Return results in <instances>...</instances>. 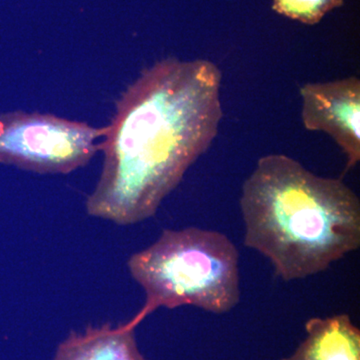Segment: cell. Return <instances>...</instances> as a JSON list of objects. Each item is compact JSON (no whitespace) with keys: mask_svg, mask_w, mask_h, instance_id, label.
<instances>
[{"mask_svg":"<svg viewBox=\"0 0 360 360\" xmlns=\"http://www.w3.org/2000/svg\"><path fill=\"white\" fill-rule=\"evenodd\" d=\"M105 129L51 113H2L0 163L39 174H68L101 150L98 139Z\"/></svg>","mask_w":360,"mask_h":360,"instance_id":"obj_4","label":"cell"},{"mask_svg":"<svg viewBox=\"0 0 360 360\" xmlns=\"http://www.w3.org/2000/svg\"><path fill=\"white\" fill-rule=\"evenodd\" d=\"M342 4L343 0H274L272 9L290 20L314 25Z\"/></svg>","mask_w":360,"mask_h":360,"instance_id":"obj_8","label":"cell"},{"mask_svg":"<svg viewBox=\"0 0 360 360\" xmlns=\"http://www.w3.org/2000/svg\"><path fill=\"white\" fill-rule=\"evenodd\" d=\"M305 129L330 135L347 158L345 172L360 160V80L352 77L300 89Z\"/></svg>","mask_w":360,"mask_h":360,"instance_id":"obj_5","label":"cell"},{"mask_svg":"<svg viewBox=\"0 0 360 360\" xmlns=\"http://www.w3.org/2000/svg\"><path fill=\"white\" fill-rule=\"evenodd\" d=\"M127 267L146 292L134 317L139 323L160 307L191 305L222 314L240 300L238 250L221 232L165 229L155 243L129 257Z\"/></svg>","mask_w":360,"mask_h":360,"instance_id":"obj_3","label":"cell"},{"mask_svg":"<svg viewBox=\"0 0 360 360\" xmlns=\"http://www.w3.org/2000/svg\"><path fill=\"white\" fill-rule=\"evenodd\" d=\"M246 248L290 281L324 271L359 250L360 201L340 179L312 174L284 155L257 161L240 198Z\"/></svg>","mask_w":360,"mask_h":360,"instance_id":"obj_2","label":"cell"},{"mask_svg":"<svg viewBox=\"0 0 360 360\" xmlns=\"http://www.w3.org/2000/svg\"><path fill=\"white\" fill-rule=\"evenodd\" d=\"M220 84L221 71L205 59L168 58L142 71L105 127L90 217L131 225L155 214L219 132Z\"/></svg>","mask_w":360,"mask_h":360,"instance_id":"obj_1","label":"cell"},{"mask_svg":"<svg viewBox=\"0 0 360 360\" xmlns=\"http://www.w3.org/2000/svg\"><path fill=\"white\" fill-rule=\"evenodd\" d=\"M139 322L134 319L112 326H89L84 333L71 331L59 343L53 360H148L141 354L135 338Z\"/></svg>","mask_w":360,"mask_h":360,"instance_id":"obj_6","label":"cell"},{"mask_svg":"<svg viewBox=\"0 0 360 360\" xmlns=\"http://www.w3.org/2000/svg\"><path fill=\"white\" fill-rule=\"evenodd\" d=\"M305 333L295 352L281 360H360V330L349 315L314 317Z\"/></svg>","mask_w":360,"mask_h":360,"instance_id":"obj_7","label":"cell"}]
</instances>
